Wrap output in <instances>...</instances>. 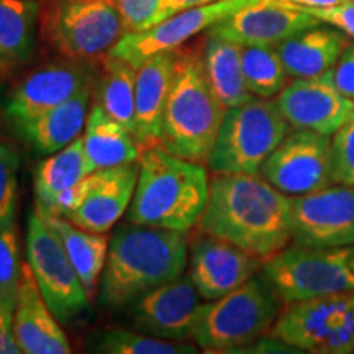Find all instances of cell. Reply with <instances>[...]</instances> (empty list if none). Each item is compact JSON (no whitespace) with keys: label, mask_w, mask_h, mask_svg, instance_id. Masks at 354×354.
I'll use <instances>...</instances> for the list:
<instances>
[{"label":"cell","mask_w":354,"mask_h":354,"mask_svg":"<svg viewBox=\"0 0 354 354\" xmlns=\"http://www.w3.org/2000/svg\"><path fill=\"white\" fill-rule=\"evenodd\" d=\"M189 245L184 232L123 223L110 240L99 282V302L122 308L154 287L180 277L187 268Z\"/></svg>","instance_id":"cell-2"},{"label":"cell","mask_w":354,"mask_h":354,"mask_svg":"<svg viewBox=\"0 0 354 354\" xmlns=\"http://www.w3.org/2000/svg\"><path fill=\"white\" fill-rule=\"evenodd\" d=\"M138 174L140 162L136 161L104 169L94 192L66 218L87 232L107 233L130 207Z\"/></svg>","instance_id":"cell-21"},{"label":"cell","mask_w":354,"mask_h":354,"mask_svg":"<svg viewBox=\"0 0 354 354\" xmlns=\"http://www.w3.org/2000/svg\"><path fill=\"white\" fill-rule=\"evenodd\" d=\"M269 333L287 346L308 353H353L354 290L284 304Z\"/></svg>","instance_id":"cell-9"},{"label":"cell","mask_w":354,"mask_h":354,"mask_svg":"<svg viewBox=\"0 0 354 354\" xmlns=\"http://www.w3.org/2000/svg\"><path fill=\"white\" fill-rule=\"evenodd\" d=\"M21 353L13 333V313L0 307V354Z\"/></svg>","instance_id":"cell-39"},{"label":"cell","mask_w":354,"mask_h":354,"mask_svg":"<svg viewBox=\"0 0 354 354\" xmlns=\"http://www.w3.org/2000/svg\"><path fill=\"white\" fill-rule=\"evenodd\" d=\"M323 21L282 0H258L212 26L209 35L238 43L276 46L292 35Z\"/></svg>","instance_id":"cell-17"},{"label":"cell","mask_w":354,"mask_h":354,"mask_svg":"<svg viewBox=\"0 0 354 354\" xmlns=\"http://www.w3.org/2000/svg\"><path fill=\"white\" fill-rule=\"evenodd\" d=\"M225 112L207 77L203 56L177 48L159 146L187 161L209 165Z\"/></svg>","instance_id":"cell-4"},{"label":"cell","mask_w":354,"mask_h":354,"mask_svg":"<svg viewBox=\"0 0 354 354\" xmlns=\"http://www.w3.org/2000/svg\"><path fill=\"white\" fill-rule=\"evenodd\" d=\"M13 333L25 354H69L71 344L48 307L28 263H24L13 312Z\"/></svg>","instance_id":"cell-19"},{"label":"cell","mask_w":354,"mask_h":354,"mask_svg":"<svg viewBox=\"0 0 354 354\" xmlns=\"http://www.w3.org/2000/svg\"><path fill=\"white\" fill-rule=\"evenodd\" d=\"M261 174L287 196H304L333 184L331 138L313 130L289 133L266 159Z\"/></svg>","instance_id":"cell-11"},{"label":"cell","mask_w":354,"mask_h":354,"mask_svg":"<svg viewBox=\"0 0 354 354\" xmlns=\"http://www.w3.org/2000/svg\"><path fill=\"white\" fill-rule=\"evenodd\" d=\"M41 32L61 56L84 63L107 56L125 28L118 0H50Z\"/></svg>","instance_id":"cell-8"},{"label":"cell","mask_w":354,"mask_h":354,"mask_svg":"<svg viewBox=\"0 0 354 354\" xmlns=\"http://www.w3.org/2000/svg\"><path fill=\"white\" fill-rule=\"evenodd\" d=\"M353 2H354V0H353Z\"/></svg>","instance_id":"cell-43"},{"label":"cell","mask_w":354,"mask_h":354,"mask_svg":"<svg viewBox=\"0 0 354 354\" xmlns=\"http://www.w3.org/2000/svg\"><path fill=\"white\" fill-rule=\"evenodd\" d=\"M348 35L331 26H310L276 44L290 77H315L335 68L349 46Z\"/></svg>","instance_id":"cell-22"},{"label":"cell","mask_w":354,"mask_h":354,"mask_svg":"<svg viewBox=\"0 0 354 354\" xmlns=\"http://www.w3.org/2000/svg\"><path fill=\"white\" fill-rule=\"evenodd\" d=\"M3 76V73H2V71H0V77H2Z\"/></svg>","instance_id":"cell-42"},{"label":"cell","mask_w":354,"mask_h":354,"mask_svg":"<svg viewBox=\"0 0 354 354\" xmlns=\"http://www.w3.org/2000/svg\"><path fill=\"white\" fill-rule=\"evenodd\" d=\"M276 102L292 128L326 136L354 117V100L335 87L330 71L315 77H295L279 92Z\"/></svg>","instance_id":"cell-15"},{"label":"cell","mask_w":354,"mask_h":354,"mask_svg":"<svg viewBox=\"0 0 354 354\" xmlns=\"http://www.w3.org/2000/svg\"><path fill=\"white\" fill-rule=\"evenodd\" d=\"M210 180L203 165L149 146L141 151L140 174L128 207V221L187 233L209 202Z\"/></svg>","instance_id":"cell-3"},{"label":"cell","mask_w":354,"mask_h":354,"mask_svg":"<svg viewBox=\"0 0 354 354\" xmlns=\"http://www.w3.org/2000/svg\"><path fill=\"white\" fill-rule=\"evenodd\" d=\"M263 263L241 248L201 232L190 245L189 274L201 297L215 300L245 284L258 274Z\"/></svg>","instance_id":"cell-18"},{"label":"cell","mask_w":354,"mask_h":354,"mask_svg":"<svg viewBox=\"0 0 354 354\" xmlns=\"http://www.w3.org/2000/svg\"><path fill=\"white\" fill-rule=\"evenodd\" d=\"M241 44L209 35L203 48V64L214 92L225 109L253 99L241 69Z\"/></svg>","instance_id":"cell-27"},{"label":"cell","mask_w":354,"mask_h":354,"mask_svg":"<svg viewBox=\"0 0 354 354\" xmlns=\"http://www.w3.org/2000/svg\"><path fill=\"white\" fill-rule=\"evenodd\" d=\"M292 243L308 248L354 245V185L331 184L292 197Z\"/></svg>","instance_id":"cell-12"},{"label":"cell","mask_w":354,"mask_h":354,"mask_svg":"<svg viewBox=\"0 0 354 354\" xmlns=\"http://www.w3.org/2000/svg\"><path fill=\"white\" fill-rule=\"evenodd\" d=\"M282 2L292 3V6L300 8H325L338 6V3L344 2V0H282Z\"/></svg>","instance_id":"cell-41"},{"label":"cell","mask_w":354,"mask_h":354,"mask_svg":"<svg viewBox=\"0 0 354 354\" xmlns=\"http://www.w3.org/2000/svg\"><path fill=\"white\" fill-rule=\"evenodd\" d=\"M26 259L48 307L59 323H73L91 308L92 300L76 268L37 205L26 225Z\"/></svg>","instance_id":"cell-10"},{"label":"cell","mask_w":354,"mask_h":354,"mask_svg":"<svg viewBox=\"0 0 354 354\" xmlns=\"http://www.w3.org/2000/svg\"><path fill=\"white\" fill-rule=\"evenodd\" d=\"M138 69L127 61L107 55L102 57V74L95 87L97 104L110 117L135 135V97Z\"/></svg>","instance_id":"cell-29"},{"label":"cell","mask_w":354,"mask_h":354,"mask_svg":"<svg viewBox=\"0 0 354 354\" xmlns=\"http://www.w3.org/2000/svg\"><path fill=\"white\" fill-rule=\"evenodd\" d=\"M82 141L92 172L138 161L141 156L135 135L110 117L97 102L88 112Z\"/></svg>","instance_id":"cell-24"},{"label":"cell","mask_w":354,"mask_h":354,"mask_svg":"<svg viewBox=\"0 0 354 354\" xmlns=\"http://www.w3.org/2000/svg\"><path fill=\"white\" fill-rule=\"evenodd\" d=\"M21 268L19 230L15 220L0 225V307L15 312Z\"/></svg>","instance_id":"cell-32"},{"label":"cell","mask_w":354,"mask_h":354,"mask_svg":"<svg viewBox=\"0 0 354 354\" xmlns=\"http://www.w3.org/2000/svg\"><path fill=\"white\" fill-rule=\"evenodd\" d=\"M331 81L343 95L354 100V44L343 51L335 68L330 71Z\"/></svg>","instance_id":"cell-38"},{"label":"cell","mask_w":354,"mask_h":354,"mask_svg":"<svg viewBox=\"0 0 354 354\" xmlns=\"http://www.w3.org/2000/svg\"><path fill=\"white\" fill-rule=\"evenodd\" d=\"M39 17V0H0V71L3 74L32 57Z\"/></svg>","instance_id":"cell-26"},{"label":"cell","mask_w":354,"mask_h":354,"mask_svg":"<svg viewBox=\"0 0 354 354\" xmlns=\"http://www.w3.org/2000/svg\"><path fill=\"white\" fill-rule=\"evenodd\" d=\"M19 167V153L10 145L0 141V225L15 220Z\"/></svg>","instance_id":"cell-33"},{"label":"cell","mask_w":354,"mask_h":354,"mask_svg":"<svg viewBox=\"0 0 354 354\" xmlns=\"http://www.w3.org/2000/svg\"><path fill=\"white\" fill-rule=\"evenodd\" d=\"M212 2H216V0H161V6H159L154 25L161 24L162 20L169 19V17L176 15V13L179 12L187 10V8L207 6V3H212Z\"/></svg>","instance_id":"cell-40"},{"label":"cell","mask_w":354,"mask_h":354,"mask_svg":"<svg viewBox=\"0 0 354 354\" xmlns=\"http://www.w3.org/2000/svg\"><path fill=\"white\" fill-rule=\"evenodd\" d=\"M197 227L266 261L292 241V197L258 174H215Z\"/></svg>","instance_id":"cell-1"},{"label":"cell","mask_w":354,"mask_h":354,"mask_svg":"<svg viewBox=\"0 0 354 354\" xmlns=\"http://www.w3.org/2000/svg\"><path fill=\"white\" fill-rule=\"evenodd\" d=\"M102 176H104V169L91 172V174L79 180L77 184H74L73 187L66 190V192L61 194V196H57L55 198V202H53L48 209H41V207L38 205L37 207L38 209H41L43 212H48V214H55V215L66 216L73 214V212L77 210L79 207L87 201L88 196L94 192L97 184L100 183Z\"/></svg>","instance_id":"cell-35"},{"label":"cell","mask_w":354,"mask_h":354,"mask_svg":"<svg viewBox=\"0 0 354 354\" xmlns=\"http://www.w3.org/2000/svg\"><path fill=\"white\" fill-rule=\"evenodd\" d=\"M300 8V7H299ZM308 12L310 15L317 17L323 24L335 26V28L342 30L344 35L349 38H354V2L353 0H344L333 7L325 8H302Z\"/></svg>","instance_id":"cell-37"},{"label":"cell","mask_w":354,"mask_h":354,"mask_svg":"<svg viewBox=\"0 0 354 354\" xmlns=\"http://www.w3.org/2000/svg\"><path fill=\"white\" fill-rule=\"evenodd\" d=\"M254 2L258 0H216L207 6L187 8L145 32L125 33L109 55L120 57L138 69L151 56L177 50L192 37L210 30L218 21Z\"/></svg>","instance_id":"cell-13"},{"label":"cell","mask_w":354,"mask_h":354,"mask_svg":"<svg viewBox=\"0 0 354 354\" xmlns=\"http://www.w3.org/2000/svg\"><path fill=\"white\" fill-rule=\"evenodd\" d=\"M161 0H118L125 33H138L151 28Z\"/></svg>","instance_id":"cell-36"},{"label":"cell","mask_w":354,"mask_h":354,"mask_svg":"<svg viewBox=\"0 0 354 354\" xmlns=\"http://www.w3.org/2000/svg\"><path fill=\"white\" fill-rule=\"evenodd\" d=\"M91 99L92 87L88 84L76 95L20 127L17 131L38 154L50 156L68 146L71 141L79 138L87 123Z\"/></svg>","instance_id":"cell-23"},{"label":"cell","mask_w":354,"mask_h":354,"mask_svg":"<svg viewBox=\"0 0 354 354\" xmlns=\"http://www.w3.org/2000/svg\"><path fill=\"white\" fill-rule=\"evenodd\" d=\"M39 212L59 236L71 263L74 264L79 277H81L88 299L94 300L97 289H99V279L109 254L110 240L107 233L87 232V230L71 223L63 215L48 214L41 209Z\"/></svg>","instance_id":"cell-25"},{"label":"cell","mask_w":354,"mask_h":354,"mask_svg":"<svg viewBox=\"0 0 354 354\" xmlns=\"http://www.w3.org/2000/svg\"><path fill=\"white\" fill-rule=\"evenodd\" d=\"M331 179L354 185V117L331 138Z\"/></svg>","instance_id":"cell-34"},{"label":"cell","mask_w":354,"mask_h":354,"mask_svg":"<svg viewBox=\"0 0 354 354\" xmlns=\"http://www.w3.org/2000/svg\"><path fill=\"white\" fill-rule=\"evenodd\" d=\"M92 349L102 354H190L197 349L189 343L171 342L141 331L109 328L95 333Z\"/></svg>","instance_id":"cell-31"},{"label":"cell","mask_w":354,"mask_h":354,"mask_svg":"<svg viewBox=\"0 0 354 354\" xmlns=\"http://www.w3.org/2000/svg\"><path fill=\"white\" fill-rule=\"evenodd\" d=\"M241 69L251 94L269 99L286 87L287 71L271 44H251L241 48Z\"/></svg>","instance_id":"cell-30"},{"label":"cell","mask_w":354,"mask_h":354,"mask_svg":"<svg viewBox=\"0 0 354 354\" xmlns=\"http://www.w3.org/2000/svg\"><path fill=\"white\" fill-rule=\"evenodd\" d=\"M261 272L282 302L354 290V245L308 248L292 245L266 259Z\"/></svg>","instance_id":"cell-7"},{"label":"cell","mask_w":354,"mask_h":354,"mask_svg":"<svg viewBox=\"0 0 354 354\" xmlns=\"http://www.w3.org/2000/svg\"><path fill=\"white\" fill-rule=\"evenodd\" d=\"M282 305L269 279L254 274L230 294L202 304L192 339L210 351L246 346L271 331Z\"/></svg>","instance_id":"cell-5"},{"label":"cell","mask_w":354,"mask_h":354,"mask_svg":"<svg viewBox=\"0 0 354 354\" xmlns=\"http://www.w3.org/2000/svg\"><path fill=\"white\" fill-rule=\"evenodd\" d=\"M88 73L81 61L44 64L21 79L7 99L6 117L19 130L88 86Z\"/></svg>","instance_id":"cell-16"},{"label":"cell","mask_w":354,"mask_h":354,"mask_svg":"<svg viewBox=\"0 0 354 354\" xmlns=\"http://www.w3.org/2000/svg\"><path fill=\"white\" fill-rule=\"evenodd\" d=\"M176 50L158 53L146 59L136 74L135 138L141 151L159 145L167 95L174 74Z\"/></svg>","instance_id":"cell-20"},{"label":"cell","mask_w":354,"mask_h":354,"mask_svg":"<svg viewBox=\"0 0 354 354\" xmlns=\"http://www.w3.org/2000/svg\"><path fill=\"white\" fill-rule=\"evenodd\" d=\"M92 172L81 136L39 162L35 172L37 205L48 209L55 198Z\"/></svg>","instance_id":"cell-28"},{"label":"cell","mask_w":354,"mask_h":354,"mask_svg":"<svg viewBox=\"0 0 354 354\" xmlns=\"http://www.w3.org/2000/svg\"><path fill=\"white\" fill-rule=\"evenodd\" d=\"M201 294L190 274L148 290L133 302L131 320L136 331L171 342L192 338Z\"/></svg>","instance_id":"cell-14"},{"label":"cell","mask_w":354,"mask_h":354,"mask_svg":"<svg viewBox=\"0 0 354 354\" xmlns=\"http://www.w3.org/2000/svg\"><path fill=\"white\" fill-rule=\"evenodd\" d=\"M290 128L276 100L253 97L227 109L209 167L214 174H259Z\"/></svg>","instance_id":"cell-6"}]
</instances>
